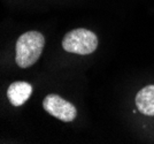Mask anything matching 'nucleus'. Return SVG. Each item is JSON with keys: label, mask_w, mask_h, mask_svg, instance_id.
I'll list each match as a JSON object with an SVG mask.
<instances>
[{"label": "nucleus", "mask_w": 154, "mask_h": 144, "mask_svg": "<svg viewBox=\"0 0 154 144\" xmlns=\"http://www.w3.org/2000/svg\"><path fill=\"white\" fill-rule=\"evenodd\" d=\"M45 46V38L38 31H26L16 40L15 61L20 68H29L40 58Z\"/></svg>", "instance_id": "1"}, {"label": "nucleus", "mask_w": 154, "mask_h": 144, "mask_svg": "<svg viewBox=\"0 0 154 144\" xmlns=\"http://www.w3.org/2000/svg\"><path fill=\"white\" fill-rule=\"evenodd\" d=\"M98 37L93 31L88 29H74L66 33L62 39V47L69 53H76L81 55L91 54L97 50Z\"/></svg>", "instance_id": "2"}, {"label": "nucleus", "mask_w": 154, "mask_h": 144, "mask_svg": "<svg viewBox=\"0 0 154 144\" xmlns=\"http://www.w3.org/2000/svg\"><path fill=\"white\" fill-rule=\"evenodd\" d=\"M43 107L52 117L63 122H71L77 117V110L74 105L58 95H47L43 100Z\"/></svg>", "instance_id": "3"}, {"label": "nucleus", "mask_w": 154, "mask_h": 144, "mask_svg": "<svg viewBox=\"0 0 154 144\" xmlns=\"http://www.w3.org/2000/svg\"><path fill=\"white\" fill-rule=\"evenodd\" d=\"M31 93V84L23 82V81H16V82H14L8 86L7 98L13 106H21L30 98Z\"/></svg>", "instance_id": "4"}, {"label": "nucleus", "mask_w": 154, "mask_h": 144, "mask_svg": "<svg viewBox=\"0 0 154 144\" xmlns=\"http://www.w3.org/2000/svg\"><path fill=\"white\" fill-rule=\"evenodd\" d=\"M137 110L144 115L154 117V84L146 85L136 95Z\"/></svg>", "instance_id": "5"}]
</instances>
